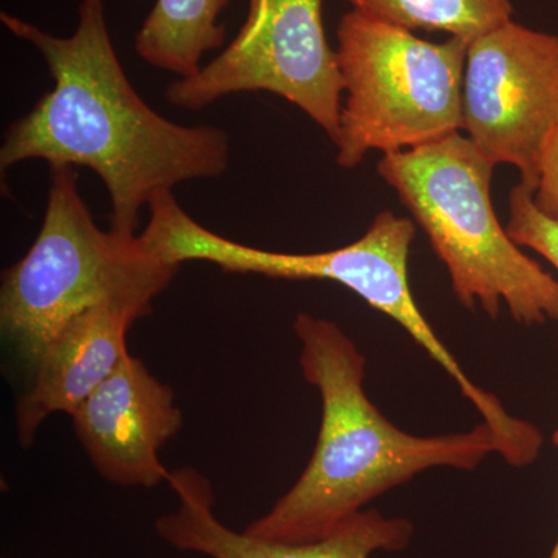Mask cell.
I'll use <instances>...</instances> for the list:
<instances>
[{
    "instance_id": "obj_12",
    "label": "cell",
    "mask_w": 558,
    "mask_h": 558,
    "mask_svg": "<svg viewBox=\"0 0 558 558\" xmlns=\"http://www.w3.org/2000/svg\"><path fill=\"white\" fill-rule=\"evenodd\" d=\"M231 0H156L135 36V51L153 68L179 78L196 75L208 51L226 43L220 14Z\"/></svg>"
},
{
    "instance_id": "obj_13",
    "label": "cell",
    "mask_w": 558,
    "mask_h": 558,
    "mask_svg": "<svg viewBox=\"0 0 558 558\" xmlns=\"http://www.w3.org/2000/svg\"><path fill=\"white\" fill-rule=\"evenodd\" d=\"M352 10L407 31L449 33L472 43L512 21V0H347Z\"/></svg>"
},
{
    "instance_id": "obj_7",
    "label": "cell",
    "mask_w": 558,
    "mask_h": 558,
    "mask_svg": "<svg viewBox=\"0 0 558 558\" xmlns=\"http://www.w3.org/2000/svg\"><path fill=\"white\" fill-rule=\"evenodd\" d=\"M270 92L303 110L336 145L343 78L323 25V0H248L229 47L196 75L172 81L165 98L201 110L241 92Z\"/></svg>"
},
{
    "instance_id": "obj_15",
    "label": "cell",
    "mask_w": 558,
    "mask_h": 558,
    "mask_svg": "<svg viewBox=\"0 0 558 558\" xmlns=\"http://www.w3.org/2000/svg\"><path fill=\"white\" fill-rule=\"evenodd\" d=\"M534 202L543 215L558 222V130L543 157Z\"/></svg>"
},
{
    "instance_id": "obj_1",
    "label": "cell",
    "mask_w": 558,
    "mask_h": 558,
    "mask_svg": "<svg viewBox=\"0 0 558 558\" xmlns=\"http://www.w3.org/2000/svg\"><path fill=\"white\" fill-rule=\"evenodd\" d=\"M0 22L39 51L53 78L35 108L7 130L2 171L27 160L90 168L108 190L112 230L135 234L140 209L159 194L229 170L226 131L174 123L140 97L110 38L105 0H81L69 38L7 11Z\"/></svg>"
},
{
    "instance_id": "obj_9",
    "label": "cell",
    "mask_w": 558,
    "mask_h": 558,
    "mask_svg": "<svg viewBox=\"0 0 558 558\" xmlns=\"http://www.w3.org/2000/svg\"><path fill=\"white\" fill-rule=\"evenodd\" d=\"M76 438L102 478L121 487H157L171 472L160 450L183 425L174 392L128 355L70 414Z\"/></svg>"
},
{
    "instance_id": "obj_4",
    "label": "cell",
    "mask_w": 558,
    "mask_h": 558,
    "mask_svg": "<svg viewBox=\"0 0 558 558\" xmlns=\"http://www.w3.org/2000/svg\"><path fill=\"white\" fill-rule=\"evenodd\" d=\"M490 163L457 134L384 154L377 172L398 193L446 264L462 306L497 318L501 304L523 326L558 322V281L521 252L492 204Z\"/></svg>"
},
{
    "instance_id": "obj_3",
    "label": "cell",
    "mask_w": 558,
    "mask_h": 558,
    "mask_svg": "<svg viewBox=\"0 0 558 558\" xmlns=\"http://www.w3.org/2000/svg\"><path fill=\"white\" fill-rule=\"evenodd\" d=\"M148 208V226L142 236L161 258L178 266L189 260H205L229 274L339 282L371 307L395 319L446 369L483 422L494 429L499 453L517 457L534 442L535 425L510 416L497 396L473 384L418 310L409 279L410 248L416 236L413 220L385 209L374 218L366 233L347 247L282 253L248 247L205 229L180 207L172 191L159 194Z\"/></svg>"
},
{
    "instance_id": "obj_2",
    "label": "cell",
    "mask_w": 558,
    "mask_h": 558,
    "mask_svg": "<svg viewBox=\"0 0 558 558\" xmlns=\"http://www.w3.org/2000/svg\"><path fill=\"white\" fill-rule=\"evenodd\" d=\"M293 330L304 379L322 396V425L310 464L266 515L248 524L250 537L317 542L425 470L469 472L498 453L497 436L486 422L450 435L402 432L366 396L365 355L339 325L301 312Z\"/></svg>"
},
{
    "instance_id": "obj_6",
    "label": "cell",
    "mask_w": 558,
    "mask_h": 558,
    "mask_svg": "<svg viewBox=\"0 0 558 558\" xmlns=\"http://www.w3.org/2000/svg\"><path fill=\"white\" fill-rule=\"evenodd\" d=\"M343 78L337 163L357 167L371 150L399 153L462 130L468 40L429 43L351 10L337 28Z\"/></svg>"
},
{
    "instance_id": "obj_8",
    "label": "cell",
    "mask_w": 558,
    "mask_h": 558,
    "mask_svg": "<svg viewBox=\"0 0 558 558\" xmlns=\"http://www.w3.org/2000/svg\"><path fill=\"white\" fill-rule=\"evenodd\" d=\"M462 130L495 167L537 190L558 130V35L509 21L469 44Z\"/></svg>"
},
{
    "instance_id": "obj_16",
    "label": "cell",
    "mask_w": 558,
    "mask_h": 558,
    "mask_svg": "<svg viewBox=\"0 0 558 558\" xmlns=\"http://www.w3.org/2000/svg\"><path fill=\"white\" fill-rule=\"evenodd\" d=\"M553 444H554V446L558 447V428L556 429V432H554ZM548 558H558V538H557L556 545H554L553 550H550Z\"/></svg>"
},
{
    "instance_id": "obj_14",
    "label": "cell",
    "mask_w": 558,
    "mask_h": 558,
    "mask_svg": "<svg viewBox=\"0 0 558 558\" xmlns=\"http://www.w3.org/2000/svg\"><path fill=\"white\" fill-rule=\"evenodd\" d=\"M534 194L535 190L524 183L513 186L506 230L515 244L534 250L558 271V222L539 211Z\"/></svg>"
},
{
    "instance_id": "obj_11",
    "label": "cell",
    "mask_w": 558,
    "mask_h": 558,
    "mask_svg": "<svg viewBox=\"0 0 558 558\" xmlns=\"http://www.w3.org/2000/svg\"><path fill=\"white\" fill-rule=\"evenodd\" d=\"M149 304L109 300L70 319L33 366V384L16 405L21 446L35 442L40 425L54 413L72 414L131 354L126 336Z\"/></svg>"
},
{
    "instance_id": "obj_5",
    "label": "cell",
    "mask_w": 558,
    "mask_h": 558,
    "mask_svg": "<svg viewBox=\"0 0 558 558\" xmlns=\"http://www.w3.org/2000/svg\"><path fill=\"white\" fill-rule=\"evenodd\" d=\"M76 182L75 168H51L38 236L27 255L3 271L0 328L32 368L81 312L109 300L153 306L180 267L161 258L142 234L101 230Z\"/></svg>"
},
{
    "instance_id": "obj_10",
    "label": "cell",
    "mask_w": 558,
    "mask_h": 558,
    "mask_svg": "<svg viewBox=\"0 0 558 558\" xmlns=\"http://www.w3.org/2000/svg\"><path fill=\"white\" fill-rule=\"evenodd\" d=\"M168 484L178 508L156 521L157 534L172 548L209 558H371L407 549L414 535L410 520L362 510L317 542H269L226 526L213 510L211 484L196 469L171 472Z\"/></svg>"
}]
</instances>
